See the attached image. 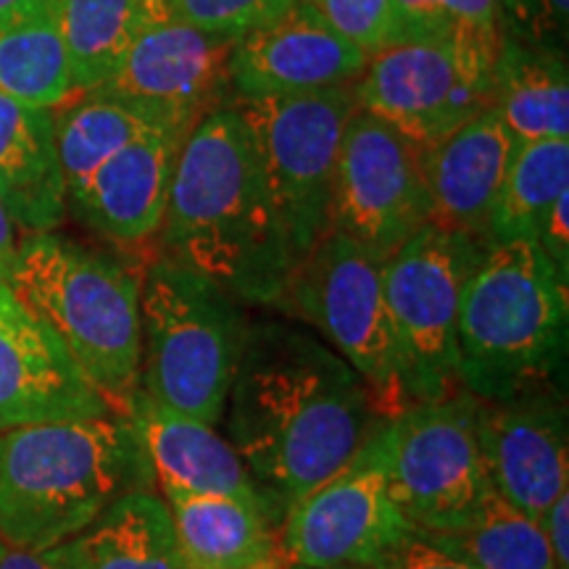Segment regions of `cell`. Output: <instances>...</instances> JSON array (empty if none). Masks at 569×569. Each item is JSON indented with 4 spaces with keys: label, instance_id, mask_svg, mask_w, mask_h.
Returning a JSON list of instances; mask_svg holds the SVG:
<instances>
[{
    "label": "cell",
    "instance_id": "f546056e",
    "mask_svg": "<svg viewBox=\"0 0 569 569\" xmlns=\"http://www.w3.org/2000/svg\"><path fill=\"white\" fill-rule=\"evenodd\" d=\"M161 3L169 17L182 24L238 40L282 17L296 0H161Z\"/></svg>",
    "mask_w": 569,
    "mask_h": 569
},
{
    "label": "cell",
    "instance_id": "3957f363",
    "mask_svg": "<svg viewBox=\"0 0 569 569\" xmlns=\"http://www.w3.org/2000/svg\"><path fill=\"white\" fill-rule=\"evenodd\" d=\"M138 430L124 417L69 419L0 436V540L53 549L132 490H153Z\"/></svg>",
    "mask_w": 569,
    "mask_h": 569
},
{
    "label": "cell",
    "instance_id": "4316f807",
    "mask_svg": "<svg viewBox=\"0 0 569 569\" xmlns=\"http://www.w3.org/2000/svg\"><path fill=\"white\" fill-rule=\"evenodd\" d=\"M422 536L475 569H559L540 519L498 493H490L457 528Z\"/></svg>",
    "mask_w": 569,
    "mask_h": 569
},
{
    "label": "cell",
    "instance_id": "ab89813d",
    "mask_svg": "<svg viewBox=\"0 0 569 569\" xmlns=\"http://www.w3.org/2000/svg\"><path fill=\"white\" fill-rule=\"evenodd\" d=\"M17 3H21V0H0V13L9 11L11 6H17Z\"/></svg>",
    "mask_w": 569,
    "mask_h": 569
},
{
    "label": "cell",
    "instance_id": "30bf717a",
    "mask_svg": "<svg viewBox=\"0 0 569 569\" xmlns=\"http://www.w3.org/2000/svg\"><path fill=\"white\" fill-rule=\"evenodd\" d=\"M488 248L478 238L427 222L382 264L411 407L465 390L457 361L459 306Z\"/></svg>",
    "mask_w": 569,
    "mask_h": 569
},
{
    "label": "cell",
    "instance_id": "603a6c76",
    "mask_svg": "<svg viewBox=\"0 0 569 569\" xmlns=\"http://www.w3.org/2000/svg\"><path fill=\"white\" fill-rule=\"evenodd\" d=\"M488 109L498 113L515 140H569L567 56L528 46L503 32Z\"/></svg>",
    "mask_w": 569,
    "mask_h": 569
},
{
    "label": "cell",
    "instance_id": "e575fe53",
    "mask_svg": "<svg viewBox=\"0 0 569 569\" xmlns=\"http://www.w3.org/2000/svg\"><path fill=\"white\" fill-rule=\"evenodd\" d=\"M536 243L557 269L561 280L569 284V190L553 203Z\"/></svg>",
    "mask_w": 569,
    "mask_h": 569
},
{
    "label": "cell",
    "instance_id": "8d00e7d4",
    "mask_svg": "<svg viewBox=\"0 0 569 569\" xmlns=\"http://www.w3.org/2000/svg\"><path fill=\"white\" fill-rule=\"evenodd\" d=\"M540 528L546 532V540H549V549L553 553L557 567L569 569V540H567L569 490H565V493H561L557 501L543 511V517H540Z\"/></svg>",
    "mask_w": 569,
    "mask_h": 569
},
{
    "label": "cell",
    "instance_id": "7a4b0ae2",
    "mask_svg": "<svg viewBox=\"0 0 569 569\" xmlns=\"http://www.w3.org/2000/svg\"><path fill=\"white\" fill-rule=\"evenodd\" d=\"M159 234L161 253L238 303L280 306L293 259L253 134L234 106L209 113L184 138Z\"/></svg>",
    "mask_w": 569,
    "mask_h": 569
},
{
    "label": "cell",
    "instance_id": "ba28073f",
    "mask_svg": "<svg viewBox=\"0 0 569 569\" xmlns=\"http://www.w3.org/2000/svg\"><path fill=\"white\" fill-rule=\"evenodd\" d=\"M503 34L451 30L401 40L369 56L351 84L356 109L372 113L417 148H430L490 103Z\"/></svg>",
    "mask_w": 569,
    "mask_h": 569
},
{
    "label": "cell",
    "instance_id": "4fadbf2b",
    "mask_svg": "<svg viewBox=\"0 0 569 569\" xmlns=\"http://www.w3.org/2000/svg\"><path fill=\"white\" fill-rule=\"evenodd\" d=\"M411 530L388 490L375 432L359 457L284 511L280 557L309 569H377Z\"/></svg>",
    "mask_w": 569,
    "mask_h": 569
},
{
    "label": "cell",
    "instance_id": "836d02e7",
    "mask_svg": "<svg viewBox=\"0 0 569 569\" xmlns=\"http://www.w3.org/2000/svg\"><path fill=\"white\" fill-rule=\"evenodd\" d=\"M396 11H398L396 42L436 38V34L451 32L443 19V0H396Z\"/></svg>",
    "mask_w": 569,
    "mask_h": 569
},
{
    "label": "cell",
    "instance_id": "cb8c5ba5",
    "mask_svg": "<svg viewBox=\"0 0 569 569\" xmlns=\"http://www.w3.org/2000/svg\"><path fill=\"white\" fill-rule=\"evenodd\" d=\"M0 96L38 109L74 96L61 0H21L0 13Z\"/></svg>",
    "mask_w": 569,
    "mask_h": 569
},
{
    "label": "cell",
    "instance_id": "83f0119b",
    "mask_svg": "<svg viewBox=\"0 0 569 569\" xmlns=\"http://www.w3.org/2000/svg\"><path fill=\"white\" fill-rule=\"evenodd\" d=\"M569 190V140H532L515 159L488 222V246L538 240L546 217Z\"/></svg>",
    "mask_w": 569,
    "mask_h": 569
},
{
    "label": "cell",
    "instance_id": "8fae6325",
    "mask_svg": "<svg viewBox=\"0 0 569 569\" xmlns=\"http://www.w3.org/2000/svg\"><path fill=\"white\" fill-rule=\"evenodd\" d=\"M388 490L419 532L457 528L490 493L478 436V398L467 390L403 409L377 430Z\"/></svg>",
    "mask_w": 569,
    "mask_h": 569
},
{
    "label": "cell",
    "instance_id": "7402d4cb",
    "mask_svg": "<svg viewBox=\"0 0 569 569\" xmlns=\"http://www.w3.org/2000/svg\"><path fill=\"white\" fill-rule=\"evenodd\" d=\"M188 569H280V522L227 496L163 493Z\"/></svg>",
    "mask_w": 569,
    "mask_h": 569
},
{
    "label": "cell",
    "instance_id": "d590c367",
    "mask_svg": "<svg viewBox=\"0 0 569 569\" xmlns=\"http://www.w3.org/2000/svg\"><path fill=\"white\" fill-rule=\"evenodd\" d=\"M0 569H80L71 540L53 549H17L0 540Z\"/></svg>",
    "mask_w": 569,
    "mask_h": 569
},
{
    "label": "cell",
    "instance_id": "484cf974",
    "mask_svg": "<svg viewBox=\"0 0 569 569\" xmlns=\"http://www.w3.org/2000/svg\"><path fill=\"white\" fill-rule=\"evenodd\" d=\"M161 11V0H61V34L74 96L109 80Z\"/></svg>",
    "mask_w": 569,
    "mask_h": 569
},
{
    "label": "cell",
    "instance_id": "52a82bcc",
    "mask_svg": "<svg viewBox=\"0 0 569 569\" xmlns=\"http://www.w3.org/2000/svg\"><path fill=\"white\" fill-rule=\"evenodd\" d=\"M382 264L351 238L327 230L293 267L277 309L315 327L361 377L382 419L411 407L403 359L382 288Z\"/></svg>",
    "mask_w": 569,
    "mask_h": 569
},
{
    "label": "cell",
    "instance_id": "d6a6232c",
    "mask_svg": "<svg viewBox=\"0 0 569 569\" xmlns=\"http://www.w3.org/2000/svg\"><path fill=\"white\" fill-rule=\"evenodd\" d=\"M377 569H475L467 561H461L453 553L440 549L430 538L419 530H411L386 559L377 565Z\"/></svg>",
    "mask_w": 569,
    "mask_h": 569
},
{
    "label": "cell",
    "instance_id": "74e56055",
    "mask_svg": "<svg viewBox=\"0 0 569 569\" xmlns=\"http://www.w3.org/2000/svg\"><path fill=\"white\" fill-rule=\"evenodd\" d=\"M17 230L19 227L13 224L9 209H6L3 198H0V261H3L6 267L11 264L13 253H17V246H19Z\"/></svg>",
    "mask_w": 569,
    "mask_h": 569
},
{
    "label": "cell",
    "instance_id": "44dd1931",
    "mask_svg": "<svg viewBox=\"0 0 569 569\" xmlns=\"http://www.w3.org/2000/svg\"><path fill=\"white\" fill-rule=\"evenodd\" d=\"M0 198L24 232H56L67 219V180L53 109L0 96Z\"/></svg>",
    "mask_w": 569,
    "mask_h": 569
},
{
    "label": "cell",
    "instance_id": "5b68a950",
    "mask_svg": "<svg viewBox=\"0 0 569 569\" xmlns=\"http://www.w3.org/2000/svg\"><path fill=\"white\" fill-rule=\"evenodd\" d=\"M567 288L536 240L490 246L461 293V388L480 401H501L559 386L567 361Z\"/></svg>",
    "mask_w": 569,
    "mask_h": 569
},
{
    "label": "cell",
    "instance_id": "8992f818",
    "mask_svg": "<svg viewBox=\"0 0 569 569\" xmlns=\"http://www.w3.org/2000/svg\"><path fill=\"white\" fill-rule=\"evenodd\" d=\"M248 319L219 284L159 253L140 277V390L163 409L222 422Z\"/></svg>",
    "mask_w": 569,
    "mask_h": 569
},
{
    "label": "cell",
    "instance_id": "60d3db41",
    "mask_svg": "<svg viewBox=\"0 0 569 569\" xmlns=\"http://www.w3.org/2000/svg\"><path fill=\"white\" fill-rule=\"evenodd\" d=\"M280 569H309V567H296V565H280Z\"/></svg>",
    "mask_w": 569,
    "mask_h": 569
},
{
    "label": "cell",
    "instance_id": "9a60e30c",
    "mask_svg": "<svg viewBox=\"0 0 569 569\" xmlns=\"http://www.w3.org/2000/svg\"><path fill=\"white\" fill-rule=\"evenodd\" d=\"M478 436L490 486L511 507L540 519L569 490V419L559 386L501 401L478 398Z\"/></svg>",
    "mask_w": 569,
    "mask_h": 569
},
{
    "label": "cell",
    "instance_id": "f1b7e54d",
    "mask_svg": "<svg viewBox=\"0 0 569 569\" xmlns=\"http://www.w3.org/2000/svg\"><path fill=\"white\" fill-rule=\"evenodd\" d=\"M53 122L67 193L88 180L111 153L151 127H159L132 106L96 92H80L77 103L53 111Z\"/></svg>",
    "mask_w": 569,
    "mask_h": 569
},
{
    "label": "cell",
    "instance_id": "d6986e66",
    "mask_svg": "<svg viewBox=\"0 0 569 569\" xmlns=\"http://www.w3.org/2000/svg\"><path fill=\"white\" fill-rule=\"evenodd\" d=\"M517 148L515 134L493 109L480 111L436 146L419 148L430 224L465 232L488 246L490 211Z\"/></svg>",
    "mask_w": 569,
    "mask_h": 569
},
{
    "label": "cell",
    "instance_id": "277c9868",
    "mask_svg": "<svg viewBox=\"0 0 569 569\" xmlns=\"http://www.w3.org/2000/svg\"><path fill=\"white\" fill-rule=\"evenodd\" d=\"M140 269L59 232H24L9 290L48 327L117 417L140 390Z\"/></svg>",
    "mask_w": 569,
    "mask_h": 569
},
{
    "label": "cell",
    "instance_id": "1f68e13d",
    "mask_svg": "<svg viewBox=\"0 0 569 569\" xmlns=\"http://www.w3.org/2000/svg\"><path fill=\"white\" fill-rule=\"evenodd\" d=\"M509 38L565 53L569 0H498Z\"/></svg>",
    "mask_w": 569,
    "mask_h": 569
},
{
    "label": "cell",
    "instance_id": "d4e9b609",
    "mask_svg": "<svg viewBox=\"0 0 569 569\" xmlns=\"http://www.w3.org/2000/svg\"><path fill=\"white\" fill-rule=\"evenodd\" d=\"M80 569H188L172 515L156 490H132L71 538Z\"/></svg>",
    "mask_w": 569,
    "mask_h": 569
},
{
    "label": "cell",
    "instance_id": "5bb4252c",
    "mask_svg": "<svg viewBox=\"0 0 569 569\" xmlns=\"http://www.w3.org/2000/svg\"><path fill=\"white\" fill-rule=\"evenodd\" d=\"M234 38L182 24L163 9L146 24L96 96L132 106L184 140L213 111L232 106Z\"/></svg>",
    "mask_w": 569,
    "mask_h": 569
},
{
    "label": "cell",
    "instance_id": "4dcf8cb0",
    "mask_svg": "<svg viewBox=\"0 0 569 569\" xmlns=\"http://www.w3.org/2000/svg\"><path fill=\"white\" fill-rule=\"evenodd\" d=\"M332 30L356 42L367 56L393 46L398 38L396 0H309Z\"/></svg>",
    "mask_w": 569,
    "mask_h": 569
},
{
    "label": "cell",
    "instance_id": "6da1fadb",
    "mask_svg": "<svg viewBox=\"0 0 569 569\" xmlns=\"http://www.w3.org/2000/svg\"><path fill=\"white\" fill-rule=\"evenodd\" d=\"M222 419L280 522L388 422L346 359L315 332L280 319L246 325Z\"/></svg>",
    "mask_w": 569,
    "mask_h": 569
},
{
    "label": "cell",
    "instance_id": "e0dca14e",
    "mask_svg": "<svg viewBox=\"0 0 569 569\" xmlns=\"http://www.w3.org/2000/svg\"><path fill=\"white\" fill-rule=\"evenodd\" d=\"M369 56L327 24L309 0L234 40L230 80L234 98H280L353 84Z\"/></svg>",
    "mask_w": 569,
    "mask_h": 569
},
{
    "label": "cell",
    "instance_id": "ffe728a7",
    "mask_svg": "<svg viewBox=\"0 0 569 569\" xmlns=\"http://www.w3.org/2000/svg\"><path fill=\"white\" fill-rule=\"evenodd\" d=\"M130 422L151 465L156 486L161 493L188 496H227L267 509L277 515L264 490L256 486L243 459L217 427L184 417L180 411L163 409L138 390L130 407Z\"/></svg>",
    "mask_w": 569,
    "mask_h": 569
},
{
    "label": "cell",
    "instance_id": "ac0fdd59",
    "mask_svg": "<svg viewBox=\"0 0 569 569\" xmlns=\"http://www.w3.org/2000/svg\"><path fill=\"white\" fill-rule=\"evenodd\" d=\"M182 142L180 134L163 127L138 134L69 190V211L111 243L140 246L156 238Z\"/></svg>",
    "mask_w": 569,
    "mask_h": 569
},
{
    "label": "cell",
    "instance_id": "9c48e42d",
    "mask_svg": "<svg viewBox=\"0 0 569 569\" xmlns=\"http://www.w3.org/2000/svg\"><path fill=\"white\" fill-rule=\"evenodd\" d=\"M259 153L293 267L327 232L340 142L356 109L351 84L301 96L234 98Z\"/></svg>",
    "mask_w": 569,
    "mask_h": 569
},
{
    "label": "cell",
    "instance_id": "2e32d148",
    "mask_svg": "<svg viewBox=\"0 0 569 569\" xmlns=\"http://www.w3.org/2000/svg\"><path fill=\"white\" fill-rule=\"evenodd\" d=\"M111 415L59 338L6 284L0 290V436L21 427Z\"/></svg>",
    "mask_w": 569,
    "mask_h": 569
},
{
    "label": "cell",
    "instance_id": "f35d334b",
    "mask_svg": "<svg viewBox=\"0 0 569 569\" xmlns=\"http://www.w3.org/2000/svg\"><path fill=\"white\" fill-rule=\"evenodd\" d=\"M6 284H9V267H6L3 261H0V290H3Z\"/></svg>",
    "mask_w": 569,
    "mask_h": 569
},
{
    "label": "cell",
    "instance_id": "7c38bea8",
    "mask_svg": "<svg viewBox=\"0 0 569 569\" xmlns=\"http://www.w3.org/2000/svg\"><path fill=\"white\" fill-rule=\"evenodd\" d=\"M427 222L430 198L419 148L396 127L353 109L340 142L327 230L386 261Z\"/></svg>",
    "mask_w": 569,
    "mask_h": 569
}]
</instances>
